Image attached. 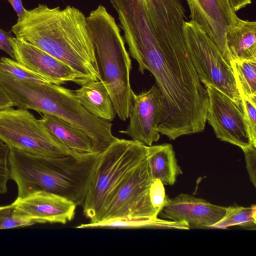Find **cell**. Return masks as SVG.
I'll return each instance as SVG.
<instances>
[{"mask_svg":"<svg viewBox=\"0 0 256 256\" xmlns=\"http://www.w3.org/2000/svg\"><path fill=\"white\" fill-rule=\"evenodd\" d=\"M11 31L18 40L60 60L88 82L99 80L86 17L78 8L68 6L61 10L38 4L26 9Z\"/></svg>","mask_w":256,"mask_h":256,"instance_id":"obj_1","label":"cell"},{"mask_svg":"<svg viewBox=\"0 0 256 256\" xmlns=\"http://www.w3.org/2000/svg\"><path fill=\"white\" fill-rule=\"evenodd\" d=\"M100 153L74 154L62 157L36 156L10 148V178L17 198L39 191L57 194L82 206Z\"/></svg>","mask_w":256,"mask_h":256,"instance_id":"obj_2","label":"cell"},{"mask_svg":"<svg viewBox=\"0 0 256 256\" xmlns=\"http://www.w3.org/2000/svg\"><path fill=\"white\" fill-rule=\"evenodd\" d=\"M6 90L14 106L52 115L83 131L91 140L93 152L100 153L118 138L110 122L86 111L73 90L48 82L11 78Z\"/></svg>","mask_w":256,"mask_h":256,"instance_id":"obj_3","label":"cell"},{"mask_svg":"<svg viewBox=\"0 0 256 256\" xmlns=\"http://www.w3.org/2000/svg\"><path fill=\"white\" fill-rule=\"evenodd\" d=\"M99 72L119 118L126 120L132 105V61L114 18L102 5L86 17Z\"/></svg>","mask_w":256,"mask_h":256,"instance_id":"obj_4","label":"cell"},{"mask_svg":"<svg viewBox=\"0 0 256 256\" xmlns=\"http://www.w3.org/2000/svg\"><path fill=\"white\" fill-rule=\"evenodd\" d=\"M148 146L118 138L100 154L82 205L84 215L94 222L122 183L147 156Z\"/></svg>","mask_w":256,"mask_h":256,"instance_id":"obj_5","label":"cell"},{"mask_svg":"<svg viewBox=\"0 0 256 256\" xmlns=\"http://www.w3.org/2000/svg\"><path fill=\"white\" fill-rule=\"evenodd\" d=\"M184 32L188 54L201 82L216 88L242 105L232 68L215 44L192 20L184 22Z\"/></svg>","mask_w":256,"mask_h":256,"instance_id":"obj_6","label":"cell"},{"mask_svg":"<svg viewBox=\"0 0 256 256\" xmlns=\"http://www.w3.org/2000/svg\"><path fill=\"white\" fill-rule=\"evenodd\" d=\"M0 138L10 148L36 156L56 158L74 154L47 131L40 119L24 108L0 110Z\"/></svg>","mask_w":256,"mask_h":256,"instance_id":"obj_7","label":"cell"},{"mask_svg":"<svg viewBox=\"0 0 256 256\" xmlns=\"http://www.w3.org/2000/svg\"><path fill=\"white\" fill-rule=\"evenodd\" d=\"M154 180L146 156L125 178L92 223L124 218H158L150 199Z\"/></svg>","mask_w":256,"mask_h":256,"instance_id":"obj_8","label":"cell"},{"mask_svg":"<svg viewBox=\"0 0 256 256\" xmlns=\"http://www.w3.org/2000/svg\"><path fill=\"white\" fill-rule=\"evenodd\" d=\"M208 94L206 121L217 138L242 149L255 145L246 120L242 104L238 105L216 88L204 86Z\"/></svg>","mask_w":256,"mask_h":256,"instance_id":"obj_9","label":"cell"},{"mask_svg":"<svg viewBox=\"0 0 256 256\" xmlns=\"http://www.w3.org/2000/svg\"><path fill=\"white\" fill-rule=\"evenodd\" d=\"M163 104L162 96L156 84L138 94L134 92L129 124L126 129L119 132L133 140L152 146L160 138L157 128L161 121Z\"/></svg>","mask_w":256,"mask_h":256,"instance_id":"obj_10","label":"cell"},{"mask_svg":"<svg viewBox=\"0 0 256 256\" xmlns=\"http://www.w3.org/2000/svg\"><path fill=\"white\" fill-rule=\"evenodd\" d=\"M190 12V20L206 32L230 66L232 57L226 46V34L238 17L228 0H186Z\"/></svg>","mask_w":256,"mask_h":256,"instance_id":"obj_11","label":"cell"},{"mask_svg":"<svg viewBox=\"0 0 256 256\" xmlns=\"http://www.w3.org/2000/svg\"><path fill=\"white\" fill-rule=\"evenodd\" d=\"M14 60L48 82L60 85L73 82L82 86L88 82L69 66L29 44L10 38Z\"/></svg>","mask_w":256,"mask_h":256,"instance_id":"obj_12","label":"cell"},{"mask_svg":"<svg viewBox=\"0 0 256 256\" xmlns=\"http://www.w3.org/2000/svg\"><path fill=\"white\" fill-rule=\"evenodd\" d=\"M226 212V207L181 194L170 198L158 214L170 221L185 222L189 228H210L224 216Z\"/></svg>","mask_w":256,"mask_h":256,"instance_id":"obj_13","label":"cell"},{"mask_svg":"<svg viewBox=\"0 0 256 256\" xmlns=\"http://www.w3.org/2000/svg\"><path fill=\"white\" fill-rule=\"evenodd\" d=\"M14 203L21 213L36 224H65L74 218L76 206L69 199L46 191L16 198Z\"/></svg>","mask_w":256,"mask_h":256,"instance_id":"obj_14","label":"cell"},{"mask_svg":"<svg viewBox=\"0 0 256 256\" xmlns=\"http://www.w3.org/2000/svg\"><path fill=\"white\" fill-rule=\"evenodd\" d=\"M47 131L72 152H94L90 138L82 130L56 116L44 114L40 119Z\"/></svg>","mask_w":256,"mask_h":256,"instance_id":"obj_15","label":"cell"},{"mask_svg":"<svg viewBox=\"0 0 256 256\" xmlns=\"http://www.w3.org/2000/svg\"><path fill=\"white\" fill-rule=\"evenodd\" d=\"M73 92L81 105L94 116L110 122L114 119L116 112L112 100L100 80L87 82Z\"/></svg>","mask_w":256,"mask_h":256,"instance_id":"obj_16","label":"cell"},{"mask_svg":"<svg viewBox=\"0 0 256 256\" xmlns=\"http://www.w3.org/2000/svg\"><path fill=\"white\" fill-rule=\"evenodd\" d=\"M232 59L256 61V22L238 18L226 34Z\"/></svg>","mask_w":256,"mask_h":256,"instance_id":"obj_17","label":"cell"},{"mask_svg":"<svg viewBox=\"0 0 256 256\" xmlns=\"http://www.w3.org/2000/svg\"><path fill=\"white\" fill-rule=\"evenodd\" d=\"M147 160L153 178L164 185H173L182 173L170 144L148 146Z\"/></svg>","mask_w":256,"mask_h":256,"instance_id":"obj_18","label":"cell"},{"mask_svg":"<svg viewBox=\"0 0 256 256\" xmlns=\"http://www.w3.org/2000/svg\"><path fill=\"white\" fill-rule=\"evenodd\" d=\"M230 66L240 97L256 102V61L232 58Z\"/></svg>","mask_w":256,"mask_h":256,"instance_id":"obj_19","label":"cell"},{"mask_svg":"<svg viewBox=\"0 0 256 256\" xmlns=\"http://www.w3.org/2000/svg\"><path fill=\"white\" fill-rule=\"evenodd\" d=\"M256 224V206L248 207L231 206L226 208L224 216L210 228L226 229L234 226L252 228Z\"/></svg>","mask_w":256,"mask_h":256,"instance_id":"obj_20","label":"cell"},{"mask_svg":"<svg viewBox=\"0 0 256 256\" xmlns=\"http://www.w3.org/2000/svg\"><path fill=\"white\" fill-rule=\"evenodd\" d=\"M166 221L158 218H124L100 222L96 223L82 224L78 228H136L160 226Z\"/></svg>","mask_w":256,"mask_h":256,"instance_id":"obj_21","label":"cell"},{"mask_svg":"<svg viewBox=\"0 0 256 256\" xmlns=\"http://www.w3.org/2000/svg\"><path fill=\"white\" fill-rule=\"evenodd\" d=\"M36 224L21 213L14 202L10 205L0 206V230L22 228Z\"/></svg>","mask_w":256,"mask_h":256,"instance_id":"obj_22","label":"cell"},{"mask_svg":"<svg viewBox=\"0 0 256 256\" xmlns=\"http://www.w3.org/2000/svg\"><path fill=\"white\" fill-rule=\"evenodd\" d=\"M0 70L18 80L48 82L16 60L7 57L0 58Z\"/></svg>","mask_w":256,"mask_h":256,"instance_id":"obj_23","label":"cell"},{"mask_svg":"<svg viewBox=\"0 0 256 256\" xmlns=\"http://www.w3.org/2000/svg\"><path fill=\"white\" fill-rule=\"evenodd\" d=\"M10 148L0 138V194L7 192V183L10 179L8 160Z\"/></svg>","mask_w":256,"mask_h":256,"instance_id":"obj_24","label":"cell"},{"mask_svg":"<svg viewBox=\"0 0 256 256\" xmlns=\"http://www.w3.org/2000/svg\"><path fill=\"white\" fill-rule=\"evenodd\" d=\"M150 199L152 207L158 215L170 199L166 194L164 184L160 180L154 179L152 184Z\"/></svg>","mask_w":256,"mask_h":256,"instance_id":"obj_25","label":"cell"},{"mask_svg":"<svg viewBox=\"0 0 256 256\" xmlns=\"http://www.w3.org/2000/svg\"><path fill=\"white\" fill-rule=\"evenodd\" d=\"M242 104L252 140L256 144V102L244 96H241Z\"/></svg>","mask_w":256,"mask_h":256,"instance_id":"obj_26","label":"cell"},{"mask_svg":"<svg viewBox=\"0 0 256 256\" xmlns=\"http://www.w3.org/2000/svg\"><path fill=\"white\" fill-rule=\"evenodd\" d=\"M245 157L246 168L250 180L256 186V146L251 145L242 148Z\"/></svg>","mask_w":256,"mask_h":256,"instance_id":"obj_27","label":"cell"},{"mask_svg":"<svg viewBox=\"0 0 256 256\" xmlns=\"http://www.w3.org/2000/svg\"><path fill=\"white\" fill-rule=\"evenodd\" d=\"M10 32H8L0 28V50L8 54L14 60V52L10 38L12 37Z\"/></svg>","mask_w":256,"mask_h":256,"instance_id":"obj_28","label":"cell"},{"mask_svg":"<svg viewBox=\"0 0 256 256\" xmlns=\"http://www.w3.org/2000/svg\"><path fill=\"white\" fill-rule=\"evenodd\" d=\"M14 106L10 97L0 86V110Z\"/></svg>","mask_w":256,"mask_h":256,"instance_id":"obj_29","label":"cell"},{"mask_svg":"<svg viewBox=\"0 0 256 256\" xmlns=\"http://www.w3.org/2000/svg\"><path fill=\"white\" fill-rule=\"evenodd\" d=\"M12 6L13 8L16 12L18 20H21L24 13L26 9L22 6V0H7Z\"/></svg>","mask_w":256,"mask_h":256,"instance_id":"obj_30","label":"cell"},{"mask_svg":"<svg viewBox=\"0 0 256 256\" xmlns=\"http://www.w3.org/2000/svg\"><path fill=\"white\" fill-rule=\"evenodd\" d=\"M228 1L232 10L235 12L252 3V0H228Z\"/></svg>","mask_w":256,"mask_h":256,"instance_id":"obj_31","label":"cell"}]
</instances>
